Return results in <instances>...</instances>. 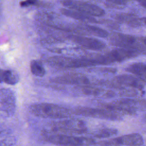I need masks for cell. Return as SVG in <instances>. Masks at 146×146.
<instances>
[{"instance_id": "obj_12", "label": "cell", "mask_w": 146, "mask_h": 146, "mask_svg": "<svg viewBox=\"0 0 146 146\" xmlns=\"http://www.w3.org/2000/svg\"><path fill=\"white\" fill-rule=\"evenodd\" d=\"M106 53L112 63L121 62L127 59L135 58L140 55H141V53L137 51L122 48L113 49L106 52Z\"/></svg>"}, {"instance_id": "obj_20", "label": "cell", "mask_w": 146, "mask_h": 146, "mask_svg": "<svg viewBox=\"0 0 146 146\" xmlns=\"http://www.w3.org/2000/svg\"><path fill=\"white\" fill-rule=\"evenodd\" d=\"M117 133L118 131L115 128H103L95 132L93 137L98 139L107 138L113 136L117 135Z\"/></svg>"}, {"instance_id": "obj_1", "label": "cell", "mask_w": 146, "mask_h": 146, "mask_svg": "<svg viewBox=\"0 0 146 146\" xmlns=\"http://www.w3.org/2000/svg\"><path fill=\"white\" fill-rule=\"evenodd\" d=\"M110 44L113 46L125 49L137 51L143 55L145 54L146 44L144 36L112 32L108 37Z\"/></svg>"}, {"instance_id": "obj_10", "label": "cell", "mask_w": 146, "mask_h": 146, "mask_svg": "<svg viewBox=\"0 0 146 146\" xmlns=\"http://www.w3.org/2000/svg\"><path fill=\"white\" fill-rule=\"evenodd\" d=\"M52 83L62 85L82 86L91 84L88 78L81 73L70 72L54 77L51 79Z\"/></svg>"}, {"instance_id": "obj_22", "label": "cell", "mask_w": 146, "mask_h": 146, "mask_svg": "<svg viewBox=\"0 0 146 146\" xmlns=\"http://www.w3.org/2000/svg\"><path fill=\"white\" fill-rule=\"evenodd\" d=\"M15 143V139L14 137H7L0 141V145H13Z\"/></svg>"}, {"instance_id": "obj_17", "label": "cell", "mask_w": 146, "mask_h": 146, "mask_svg": "<svg viewBox=\"0 0 146 146\" xmlns=\"http://www.w3.org/2000/svg\"><path fill=\"white\" fill-rule=\"evenodd\" d=\"M74 88L75 91H78L79 93L82 94L86 96H103V94L106 90L102 88L96 87L92 86L91 84L76 86Z\"/></svg>"}, {"instance_id": "obj_24", "label": "cell", "mask_w": 146, "mask_h": 146, "mask_svg": "<svg viewBox=\"0 0 146 146\" xmlns=\"http://www.w3.org/2000/svg\"><path fill=\"white\" fill-rule=\"evenodd\" d=\"M135 1H138L139 3H140V4L143 6V7H145V0H135Z\"/></svg>"}, {"instance_id": "obj_4", "label": "cell", "mask_w": 146, "mask_h": 146, "mask_svg": "<svg viewBox=\"0 0 146 146\" xmlns=\"http://www.w3.org/2000/svg\"><path fill=\"white\" fill-rule=\"evenodd\" d=\"M44 141L60 145H89L96 144L95 140L92 137L75 136L71 135L42 133Z\"/></svg>"}, {"instance_id": "obj_8", "label": "cell", "mask_w": 146, "mask_h": 146, "mask_svg": "<svg viewBox=\"0 0 146 146\" xmlns=\"http://www.w3.org/2000/svg\"><path fill=\"white\" fill-rule=\"evenodd\" d=\"M97 144L100 145H143L144 139L140 134L133 133L101 141Z\"/></svg>"}, {"instance_id": "obj_7", "label": "cell", "mask_w": 146, "mask_h": 146, "mask_svg": "<svg viewBox=\"0 0 146 146\" xmlns=\"http://www.w3.org/2000/svg\"><path fill=\"white\" fill-rule=\"evenodd\" d=\"M47 63L52 67L63 69H71L87 67L86 64L83 58H74L65 56H54L47 60Z\"/></svg>"}, {"instance_id": "obj_6", "label": "cell", "mask_w": 146, "mask_h": 146, "mask_svg": "<svg viewBox=\"0 0 146 146\" xmlns=\"http://www.w3.org/2000/svg\"><path fill=\"white\" fill-rule=\"evenodd\" d=\"M61 3L68 9L78 11L92 17L104 15V10L94 4L76 0H62Z\"/></svg>"}, {"instance_id": "obj_19", "label": "cell", "mask_w": 146, "mask_h": 146, "mask_svg": "<svg viewBox=\"0 0 146 146\" xmlns=\"http://www.w3.org/2000/svg\"><path fill=\"white\" fill-rule=\"evenodd\" d=\"M30 68L31 73L38 77H43L46 74V70L41 62L38 60H33L30 64Z\"/></svg>"}, {"instance_id": "obj_15", "label": "cell", "mask_w": 146, "mask_h": 146, "mask_svg": "<svg viewBox=\"0 0 146 146\" xmlns=\"http://www.w3.org/2000/svg\"><path fill=\"white\" fill-rule=\"evenodd\" d=\"M76 27L80 31L82 35L87 34L100 38H107L109 35L108 31L103 29L86 23L77 25Z\"/></svg>"}, {"instance_id": "obj_14", "label": "cell", "mask_w": 146, "mask_h": 146, "mask_svg": "<svg viewBox=\"0 0 146 146\" xmlns=\"http://www.w3.org/2000/svg\"><path fill=\"white\" fill-rule=\"evenodd\" d=\"M115 19L119 22L126 24L132 27H139L145 25V18H140L133 14H117L115 16Z\"/></svg>"}, {"instance_id": "obj_9", "label": "cell", "mask_w": 146, "mask_h": 146, "mask_svg": "<svg viewBox=\"0 0 146 146\" xmlns=\"http://www.w3.org/2000/svg\"><path fill=\"white\" fill-rule=\"evenodd\" d=\"M66 38L82 47L94 51H100L106 48V44L102 40L91 37L77 34L68 35Z\"/></svg>"}, {"instance_id": "obj_13", "label": "cell", "mask_w": 146, "mask_h": 146, "mask_svg": "<svg viewBox=\"0 0 146 146\" xmlns=\"http://www.w3.org/2000/svg\"><path fill=\"white\" fill-rule=\"evenodd\" d=\"M60 12L64 15L72 18L73 19L82 21L83 22L92 23H103V20H98L94 17L85 14L78 11L70 9L63 8L60 9Z\"/></svg>"}, {"instance_id": "obj_5", "label": "cell", "mask_w": 146, "mask_h": 146, "mask_svg": "<svg viewBox=\"0 0 146 146\" xmlns=\"http://www.w3.org/2000/svg\"><path fill=\"white\" fill-rule=\"evenodd\" d=\"M72 111V113L85 117L98 118L112 121H119L122 119L120 113L104 108H92L78 106Z\"/></svg>"}, {"instance_id": "obj_21", "label": "cell", "mask_w": 146, "mask_h": 146, "mask_svg": "<svg viewBox=\"0 0 146 146\" xmlns=\"http://www.w3.org/2000/svg\"><path fill=\"white\" fill-rule=\"evenodd\" d=\"M94 71H97L98 72H101L103 73H112L114 74L116 72L117 70L115 68H110V67H103V68H96L94 69Z\"/></svg>"}, {"instance_id": "obj_3", "label": "cell", "mask_w": 146, "mask_h": 146, "mask_svg": "<svg viewBox=\"0 0 146 146\" xmlns=\"http://www.w3.org/2000/svg\"><path fill=\"white\" fill-rule=\"evenodd\" d=\"M67 119L52 123L50 125V130H45L44 132L71 135L82 134L87 132L86 124L83 120Z\"/></svg>"}, {"instance_id": "obj_23", "label": "cell", "mask_w": 146, "mask_h": 146, "mask_svg": "<svg viewBox=\"0 0 146 146\" xmlns=\"http://www.w3.org/2000/svg\"><path fill=\"white\" fill-rule=\"evenodd\" d=\"M110 3L116 4L117 5H124L129 0H107Z\"/></svg>"}, {"instance_id": "obj_18", "label": "cell", "mask_w": 146, "mask_h": 146, "mask_svg": "<svg viewBox=\"0 0 146 146\" xmlns=\"http://www.w3.org/2000/svg\"><path fill=\"white\" fill-rule=\"evenodd\" d=\"M145 70V64L142 62L133 63L125 68V71L135 75L145 82L146 80Z\"/></svg>"}, {"instance_id": "obj_2", "label": "cell", "mask_w": 146, "mask_h": 146, "mask_svg": "<svg viewBox=\"0 0 146 146\" xmlns=\"http://www.w3.org/2000/svg\"><path fill=\"white\" fill-rule=\"evenodd\" d=\"M29 112L35 116L42 118L63 119L68 118L72 113L68 108L48 103H36L29 107Z\"/></svg>"}, {"instance_id": "obj_16", "label": "cell", "mask_w": 146, "mask_h": 146, "mask_svg": "<svg viewBox=\"0 0 146 146\" xmlns=\"http://www.w3.org/2000/svg\"><path fill=\"white\" fill-rule=\"evenodd\" d=\"M19 80V75L14 70L0 68V83H5L9 85H15L18 83Z\"/></svg>"}, {"instance_id": "obj_11", "label": "cell", "mask_w": 146, "mask_h": 146, "mask_svg": "<svg viewBox=\"0 0 146 146\" xmlns=\"http://www.w3.org/2000/svg\"><path fill=\"white\" fill-rule=\"evenodd\" d=\"M15 107L16 98L14 92L9 88L0 89V110L7 115H13Z\"/></svg>"}]
</instances>
